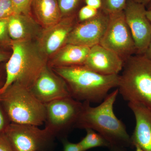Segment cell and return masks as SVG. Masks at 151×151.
<instances>
[{"label": "cell", "instance_id": "obj_32", "mask_svg": "<svg viewBox=\"0 0 151 151\" xmlns=\"http://www.w3.org/2000/svg\"><path fill=\"white\" fill-rule=\"evenodd\" d=\"M135 1L137 2L138 3L144 5L146 6L151 1V0H134Z\"/></svg>", "mask_w": 151, "mask_h": 151}, {"label": "cell", "instance_id": "obj_27", "mask_svg": "<svg viewBox=\"0 0 151 151\" xmlns=\"http://www.w3.org/2000/svg\"><path fill=\"white\" fill-rule=\"evenodd\" d=\"M63 141V151H82L78 143L75 144L66 140Z\"/></svg>", "mask_w": 151, "mask_h": 151}, {"label": "cell", "instance_id": "obj_34", "mask_svg": "<svg viewBox=\"0 0 151 151\" xmlns=\"http://www.w3.org/2000/svg\"><path fill=\"white\" fill-rule=\"evenodd\" d=\"M147 16L151 23V10H147Z\"/></svg>", "mask_w": 151, "mask_h": 151}, {"label": "cell", "instance_id": "obj_25", "mask_svg": "<svg viewBox=\"0 0 151 151\" xmlns=\"http://www.w3.org/2000/svg\"><path fill=\"white\" fill-rule=\"evenodd\" d=\"M11 122L0 103V134L4 133Z\"/></svg>", "mask_w": 151, "mask_h": 151}, {"label": "cell", "instance_id": "obj_4", "mask_svg": "<svg viewBox=\"0 0 151 151\" xmlns=\"http://www.w3.org/2000/svg\"><path fill=\"white\" fill-rule=\"evenodd\" d=\"M122 71L117 88L123 99L151 110V60L134 55L124 60Z\"/></svg>", "mask_w": 151, "mask_h": 151}, {"label": "cell", "instance_id": "obj_23", "mask_svg": "<svg viewBox=\"0 0 151 151\" xmlns=\"http://www.w3.org/2000/svg\"><path fill=\"white\" fill-rule=\"evenodd\" d=\"M99 10L93 8L89 6H83L78 11L77 17L78 23L88 20L97 15Z\"/></svg>", "mask_w": 151, "mask_h": 151}, {"label": "cell", "instance_id": "obj_6", "mask_svg": "<svg viewBox=\"0 0 151 151\" xmlns=\"http://www.w3.org/2000/svg\"><path fill=\"white\" fill-rule=\"evenodd\" d=\"M45 106V129L54 138L63 137L75 129L83 102L68 97L47 103Z\"/></svg>", "mask_w": 151, "mask_h": 151}, {"label": "cell", "instance_id": "obj_12", "mask_svg": "<svg viewBox=\"0 0 151 151\" xmlns=\"http://www.w3.org/2000/svg\"><path fill=\"white\" fill-rule=\"evenodd\" d=\"M31 90L44 104L71 97L65 81L48 65L41 72Z\"/></svg>", "mask_w": 151, "mask_h": 151}, {"label": "cell", "instance_id": "obj_14", "mask_svg": "<svg viewBox=\"0 0 151 151\" xmlns=\"http://www.w3.org/2000/svg\"><path fill=\"white\" fill-rule=\"evenodd\" d=\"M128 105L136 120L132 145L139 146L144 151H151V110L139 103L129 102Z\"/></svg>", "mask_w": 151, "mask_h": 151}, {"label": "cell", "instance_id": "obj_31", "mask_svg": "<svg viewBox=\"0 0 151 151\" xmlns=\"http://www.w3.org/2000/svg\"><path fill=\"white\" fill-rule=\"evenodd\" d=\"M147 58L151 60V39L148 47L147 48L145 53L144 54Z\"/></svg>", "mask_w": 151, "mask_h": 151}, {"label": "cell", "instance_id": "obj_11", "mask_svg": "<svg viewBox=\"0 0 151 151\" xmlns=\"http://www.w3.org/2000/svg\"><path fill=\"white\" fill-rule=\"evenodd\" d=\"M77 17L62 18L56 24L42 30L36 42L42 52L49 58L66 44L68 37L76 24Z\"/></svg>", "mask_w": 151, "mask_h": 151}, {"label": "cell", "instance_id": "obj_24", "mask_svg": "<svg viewBox=\"0 0 151 151\" xmlns=\"http://www.w3.org/2000/svg\"><path fill=\"white\" fill-rule=\"evenodd\" d=\"M15 14L11 0H0V18L9 17Z\"/></svg>", "mask_w": 151, "mask_h": 151}, {"label": "cell", "instance_id": "obj_36", "mask_svg": "<svg viewBox=\"0 0 151 151\" xmlns=\"http://www.w3.org/2000/svg\"><path fill=\"white\" fill-rule=\"evenodd\" d=\"M134 146L136 147V151H144L138 145H135Z\"/></svg>", "mask_w": 151, "mask_h": 151}, {"label": "cell", "instance_id": "obj_16", "mask_svg": "<svg viewBox=\"0 0 151 151\" xmlns=\"http://www.w3.org/2000/svg\"><path fill=\"white\" fill-rule=\"evenodd\" d=\"M89 50L87 47L66 44L49 58L47 65L51 68L84 65Z\"/></svg>", "mask_w": 151, "mask_h": 151}, {"label": "cell", "instance_id": "obj_28", "mask_svg": "<svg viewBox=\"0 0 151 151\" xmlns=\"http://www.w3.org/2000/svg\"><path fill=\"white\" fill-rule=\"evenodd\" d=\"M84 3L86 5L96 9L99 10L102 8L101 0H84Z\"/></svg>", "mask_w": 151, "mask_h": 151}, {"label": "cell", "instance_id": "obj_8", "mask_svg": "<svg viewBox=\"0 0 151 151\" xmlns=\"http://www.w3.org/2000/svg\"><path fill=\"white\" fill-rule=\"evenodd\" d=\"M39 127L11 123L4 134L16 151H44L54 137L45 128Z\"/></svg>", "mask_w": 151, "mask_h": 151}, {"label": "cell", "instance_id": "obj_33", "mask_svg": "<svg viewBox=\"0 0 151 151\" xmlns=\"http://www.w3.org/2000/svg\"><path fill=\"white\" fill-rule=\"evenodd\" d=\"M111 148V151H124L122 149V147L119 146H112Z\"/></svg>", "mask_w": 151, "mask_h": 151}, {"label": "cell", "instance_id": "obj_19", "mask_svg": "<svg viewBox=\"0 0 151 151\" xmlns=\"http://www.w3.org/2000/svg\"><path fill=\"white\" fill-rule=\"evenodd\" d=\"M62 18L75 16L85 5L84 0H57Z\"/></svg>", "mask_w": 151, "mask_h": 151}, {"label": "cell", "instance_id": "obj_15", "mask_svg": "<svg viewBox=\"0 0 151 151\" xmlns=\"http://www.w3.org/2000/svg\"><path fill=\"white\" fill-rule=\"evenodd\" d=\"M32 16L15 14L8 18L9 35L13 41L37 39L42 29Z\"/></svg>", "mask_w": 151, "mask_h": 151}, {"label": "cell", "instance_id": "obj_3", "mask_svg": "<svg viewBox=\"0 0 151 151\" xmlns=\"http://www.w3.org/2000/svg\"><path fill=\"white\" fill-rule=\"evenodd\" d=\"M10 48L12 52L5 64V81L0 94L15 82L31 89L48 64V58L41 51L36 42L12 40Z\"/></svg>", "mask_w": 151, "mask_h": 151}, {"label": "cell", "instance_id": "obj_20", "mask_svg": "<svg viewBox=\"0 0 151 151\" xmlns=\"http://www.w3.org/2000/svg\"><path fill=\"white\" fill-rule=\"evenodd\" d=\"M101 9L109 14L124 11L127 0H101Z\"/></svg>", "mask_w": 151, "mask_h": 151}, {"label": "cell", "instance_id": "obj_10", "mask_svg": "<svg viewBox=\"0 0 151 151\" xmlns=\"http://www.w3.org/2000/svg\"><path fill=\"white\" fill-rule=\"evenodd\" d=\"M109 19L110 14L100 9L94 17L76 24L68 37L66 44L89 48L99 44L108 27Z\"/></svg>", "mask_w": 151, "mask_h": 151}, {"label": "cell", "instance_id": "obj_22", "mask_svg": "<svg viewBox=\"0 0 151 151\" xmlns=\"http://www.w3.org/2000/svg\"><path fill=\"white\" fill-rule=\"evenodd\" d=\"M16 14L32 16L31 6L33 0H11Z\"/></svg>", "mask_w": 151, "mask_h": 151}, {"label": "cell", "instance_id": "obj_9", "mask_svg": "<svg viewBox=\"0 0 151 151\" xmlns=\"http://www.w3.org/2000/svg\"><path fill=\"white\" fill-rule=\"evenodd\" d=\"M124 12L137 54H145L151 39V23L147 17L146 6L134 0H127Z\"/></svg>", "mask_w": 151, "mask_h": 151}, {"label": "cell", "instance_id": "obj_18", "mask_svg": "<svg viewBox=\"0 0 151 151\" xmlns=\"http://www.w3.org/2000/svg\"><path fill=\"white\" fill-rule=\"evenodd\" d=\"M86 135L79 142L82 151L97 147H111V145L104 137L92 129H86Z\"/></svg>", "mask_w": 151, "mask_h": 151}, {"label": "cell", "instance_id": "obj_30", "mask_svg": "<svg viewBox=\"0 0 151 151\" xmlns=\"http://www.w3.org/2000/svg\"><path fill=\"white\" fill-rule=\"evenodd\" d=\"M5 70V69L4 70L2 68L0 67V89L2 87L4 84L5 81V79H3V78H4L3 75L4 74L3 71Z\"/></svg>", "mask_w": 151, "mask_h": 151}, {"label": "cell", "instance_id": "obj_2", "mask_svg": "<svg viewBox=\"0 0 151 151\" xmlns=\"http://www.w3.org/2000/svg\"><path fill=\"white\" fill-rule=\"evenodd\" d=\"M52 68L65 81L71 97L80 102L101 103L110 90L119 86V74L102 75L84 65Z\"/></svg>", "mask_w": 151, "mask_h": 151}, {"label": "cell", "instance_id": "obj_7", "mask_svg": "<svg viewBox=\"0 0 151 151\" xmlns=\"http://www.w3.org/2000/svg\"><path fill=\"white\" fill-rule=\"evenodd\" d=\"M109 14V23L99 44L116 53L124 61L137 54L134 40L124 11Z\"/></svg>", "mask_w": 151, "mask_h": 151}, {"label": "cell", "instance_id": "obj_1", "mask_svg": "<svg viewBox=\"0 0 151 151\" xmlns=\"http://www.w3.org/2000/svg\"><path fill=\"white\" fill-rule=\"evenodd\" d=\"M119 94L117 88L108 94L96 107H92L89 102H83L82 110L75 128L94 130L104 137L111 147L132 145L131 137L125 125L114 112V104Z\"/></svg>", "mask_w": 151, "mask_h": 151}, {"label": "cell", "instance_id": "obj_29", "mask_svg": "<svg viewBox=\"0 0 151 151\" xmlns=\"http://www.w3.org/2000/svg\"><path fill=\"white\" fill-rule=\"evenodd\" d=\"M11 55V52L6 50V49L0 48V63L7 61Z\"/></svg>", "mask_w": 151, "mask_h": 151}, {"label": "cell", "instance_id": "obj_13", "mask_svg": "<svg viewBox=\"0 0 151 151\" xmlns=\"http://www.w3.org/2000/svg\"><path fill=\"white\" fill-rule=\"evenodd\" d=\"M123 65L124 60L118 55L97 44L90 48L84 65L99 74L113 75H119Z\"/></svg>", "mask_w": 151, "mask_h": 151}, {"label": "cell", "instance_id": "obj_35", "mask_svg": "<svg viewBox=\"0 0 151 151\" xmlns=\"http://www.w3.org/2000/svg\"><path fill=\"white\" fill-rule=\"evenodd\" d=\"M146 9H147V10H151V1L150 2V3L147 5V6H146Z\"/></svg>", "mask_w": 151, "mask_h": 151}, {"label": "cell", "instance_id": "obj_21", "mask_svg": "<svg viewBox=\"0 0 151 151\" xmlns=\"http://www.w3.org/2000/svg\"><path fill=\"white\" fill-rule=\"evenodd\" d=\"M8 18H0V48L4 49L10 47L12 41L8 29Z\"/></svg>", "mask_w": 151, "mask_h": 151}, {"label": "cell", "instance_id": "obj_17", "mask_svg": "<svg viewBox=\"0 0 151 151\" xmlns=\"http://www.w3.org/2000/svg\"><path fill=\"white\" fill-rule=\"evenodd\" d=\"M31 13L43 28L56 24L62 19L57 0H33Z\"/></svg>", "mask_w": 151, "mask_h": 151}, {"label": "cell", "instance_id": "obj_5", "mask_svg": "<svg viewBox=\"0 0 151 151\" xmlns=\"http://www.w3.org/2000/svg\"><path fill=\"white\" fill-rule=\"evenodd\" d=\"M0 103L11 123L40 127L44 124L45 104L31 89L15 82L0 94Z\"/></svg>", "mask_w": 151, "mask_h": 151}, {"label": "cell", "instance_id": "obj_26", "mask_svg": "<svg viewBox=\"0 0 151 151\" xmlns=\"http://www.w3.org/2000/svg\"><path fill=\"white\" fill-rule=\"evenodd\" d=\"M0 151H16L4 133L0 134Z\"/></svg>", "mask_w": 151, "mask_h": 151}]
</instances>
